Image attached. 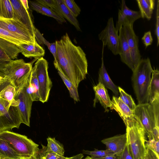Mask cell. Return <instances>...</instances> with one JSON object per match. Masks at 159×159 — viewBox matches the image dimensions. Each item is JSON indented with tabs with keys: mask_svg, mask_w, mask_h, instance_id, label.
<instances>
[{
	"mask_svg": "<svg viewBox=\"0 0 159 159\" xmlns=\"http://www.w3.org/2000/svg\"><path fill=\"white\" fill-rule=\"evenodd\" d=\"M55 43L57 51L54 66L78 89L80 83L86 78L88 73L86 55L80 46L72 43L67 33Z\"/></svg>",
	"mask_w": 159,
	"mask_h": 159,
	"instance_id": "6da1fadb",
	"label": "cell"
},
{
	"mask_svg": "<svg viewBox=\"0 0 159 159\" xmlns=\"http://www.w3.org/2000/svg\"><path fill=\"white\" fill-rule=\"evenodd\" d=\"M153 69L149 58L141 59L133 72V87L138 104L149 103V89Z\"/></svg>",
	"mask_w": 159,
	"mask_h": 159,
	"instance_id": "7a4b0ae2",
	"label": "cell"
},
{
	"mask_svg": "<svg viewBox=\"0 0 159 159\" xmlns=\"http://www.w3.org/2000/svg\"><path fill=\"white\" fill-rule=\"evenodd\" d=\"M125 126L127 143L134 159H143L147 154L146 134L143 127L134 116Z\"/></svg>",
	"mask_w": 159,
	"mask_h": 159,
	"instance_id": "3957f363",
	"label": "cell"
},
{
	"mask_svg": "<svg viewBox=\"0 0 159 159\" xmlns=\"http://www.w3.org/2000/svg\"><path fill=\"white\" fill-rule=\"evenodd\" d=\"M0 139L5 140L23 158L39 159V145L26 136L6 130L0 132Z\"/></svg>",
	"mask_w": 159,
	"mask_h": 159,
	"instance_id": "277c9868",
	"label": "cell"
},
{
	"mask_svg": "<svg viewBox=\"0 0 159 159\" xmlns=\"http://www.w3.org/2000/svg\"><path fill=\"white\" fill-rule=\"evenodd\" d=\"M11 103L0 97V132L19 128L22 123L18 106L19 101Z\"/></svg>",
	"mask_w": 159,
	"mask_h": 159,
	"instance_id": "5b68a950",
	"label": "cell"
},
{
	"mask_svg": "<svg viewBox=\"0 0 159 159\" xmlns=\"http://www.w3.org/2000/svg\"><path fill=\"white\" fill-rule=\"evenodd\" d=\"M32 68L31 63L25 62L22 59L12 60L4 77L12 82L17 91L25 86Z\"/></svg>",
	"mask_w": 159,
	"mask_h": 159,
	"instance_id": "8992f818",
	"label": "cell"
},
{
	"mask_svg": "<svg viewBox=\"0 0 159 159\" xmlns=\"http://www.w3.org/2000/svg\"><path fill=\"white\" fill-rule=\"evenodd\" d=\"M34 67L39 86L40 101L44 103L48 101L52 86L48 73V62L41 57L37 59Z\"/></svg>",
	"mask_w": 159,
	"mask_h": 159,
	"instance_id": "52a82bcc",
	"label": "cell"
},
{
	"mask_svg": "<svg viewBox=\"0 0 159 159\" xmlns=\"http://www.w3.org/2000/svg\"><path fill=\"white\" fill-rule=\"evenodd\" d=\"M134 115L140 121L149 139H152V129L156 124L155 115L152 105L150 103L138 104L134 111Z\"/></svg>",
	"mask_w": 159,
	"mask_h": 159,
	"instance_id": "ba28073f",
	"label": "cell"
},
{
	"mask_svg": "<svg viewBox=\"0 0 159 159\" xmlns=\"http://www.w3.org/2000/svg\"><path fill=\"white\" fill-rule=\"evenodd\" d=\"M0 27L21 37L30 44L37 43L34 34L25 25L17 20L0 18Z\"/></svg>",
	"mask_w": 159,
	"mask_h": 159,
	"instance_id": "9c48e42d",
	"label": "cell"
},
{
	"mask_svg": "<svg viewBox=\"0 0 159 159\" xmlns=\"http://www.w3.org/2000/svg\"><path fill=\"white\" fill-rule=\"evenodd\" d=\"M98 38L102 42L103 47L107 46L114 55L118 54L119 37L112 17L109 19L106 26L99 34Z\"/></svg>",
	"mask_w": 159,
	"mask_h": 159,
	"instance_id": "30bf717a",
	"label": "cell"
},
{
	"mask_svg": "<svg viewBox=\"0 0 159 159\" xmlns=\"http://www.w3.org/2000/svg\"><path fill=\"white\" fill-rule=\"evenodd\" d=\"M26 84L23 88L16 91L14 99L19 102L18 107L22 123L30 126V119L33 101L26 91Z\"/></svg>",
	"mask_w": 159,
	"mask_h": 159,
	"instance_id": "8fae6325",
	"label": "cell"
},
{
	"mask_svg": "<svg viewBox=\"0 0 159 159\" xmlns=\"http://www.w3.org/2000/svg\"><path fill=\"white\" fill-rule=\"evenodd\" d=\"M123 27L129 47L133 65L135 69L141 59V56L139 48L138 37L134 32L133 26L124 25Z\"/></svg>",
	"mask_w": 159,
	"mask_h": 159,
	"instance_id": "7c38bea8",
	"label": "cell"
},
{
	"mask_svg": "<svg viewBox=\"0 0 159 159\" xmlns=\"http://www.w3.org/2000/svg\"><path fill=\"white\" fill-rule=\"evenodd\" d=\"M141 17L139 11L129 9L126 6L125 1L122 0L121 9L119 10L118 20L115 28L118 31L124 25L133 26L134 21Z\"/></svg>",
	"mask_w": 159,
	"mask_h": 159,
	"instance_id": "4fadbf2b",
	"label": "cell"
},
{
	"mask_svg": "<svg viewBox=\"0 0 159 159\" xmlns=\"http://www.w3.org/2000/svg\"><path fill=\"white\" fill-rule=\"evenodd\" d=\"M13 10L14 19L25 25L34 34L35 28L28 10L22 5L20 0H10Z\"/></svg>",
	"mask_w": 159,
	"mask_h": 159,
	"instance_id": "5bb4252c",
	"label": "cell"
},
{
	"mask_svg": "<svg viewBox=\"0 0 159 159\" xmlns=\"http://www.w3.org/2000/svg\"><path fill=\"white\" fill-rule=\"evenodd\" d=\"M126 133L103 139L101 141L107 149L113 152L116 157L119 156L124 150L127 144Z\"/></svg>",
	"mask_w": 159,
	"mask_h": 159,
	"instance_id": "9a60e30c",
	"label": "cell"
},
{
	"mask_svg": "<svg viewBox=\"0 0 159 159\" xmlns=\"http://www.w3.org/2000/svg\"><path fill=\"white\" fill-rule=\"evenodd\" d=\"M119 31L118 54L120 56L121 61L127 65L133 72L135 69L123 26Z\"/></svg>",
	"mask_w": 159,
	"mask_h": 159,
	"instance_id": "2e32d148",
	"label": "cell"
},
{
	"mask_svg": "<svg viewBox=\"0 0 159 159\" xmlns=\"http://www.w3.org/2000/svg\"><path fill=\"white\" fill-rule=\"evenodd\" d=\"M110 109L114 110L123 120L125 125L134 116V111L117 97L113 96Z\"/></svg>",
	"mask_w": 159,
	"mask_h": 159,
	"instance_id": "e0dca14e",
	"label": "cell"
},
{
	"mask_svg": "<svg viewBox=\"0 0 159 159\" xmlns=\"http://www.w3.org/2000/svg\"><path fill=\"white\" fill-rule=\"evenodd\" d=\"M95 92V97L94 99L93 106H95L96 102H99L105 110V111L108 112V108L111 105L110 100L108 91L106 88L100 83L93 87Z\"/></svg>",
	"mask_w": 159,
	"mask_h": 159,
	"instance_id": "ac0fdd59",
	"label": "cell"
},
{
	"mask_svg": "<svg viewBox=\"0 0 159 159\" xmlns=\"http://www.w3.org/2000/svg\"><path fill=\"white\" fill-rule=\"evenodd\" d=\"M28 2L31 8L37 12L54 18L59 24H62L66 22L63 17L56 10L45 6L35 0Z\"/></svg>",
	"mask_w": 159,
	"mask_h": 159,
	"instance_id": "d6986e66",
	"label": "cell"
},
{
	"mask_svg": "<svg viewBox=\"0 0 159 159\" xmlns=\"http://www.w3.org/2000/svg\"><path fill=\"white\" fill-rule=\"evenodd\" d=\"M16 87L10 80L2 77L0 81V97L12 103L16 101L14 99L16 93Z\"/></svg>",
	"mask_w": 159,
	"mask_h": 159,
	"instance_id": "ffe728a7",
	"label": "cell"
},
{
	"mask_svg": "<svg viewBox=\"0 0 159 159\" xmlns=\"http://www.w3.org/2000/svg\"><path fill=\"white\" fill-rule=\"evenodd\" d=\"M26 86V91L32 101H40L39 86L34 67L32 68Z\"/></svg>",
	"mask_w": 159,
	"mask_h": 159,
	"instance_id": "44dd1931",
	"label": "cell"
},
{
	"mask_svg": "<svg viewBox=\"0 0 159 159\" xmlns=\"http://www.w3.org/2000/svg\"><path fill=\"white\" fill-rule=\"evenodd\" d=\"M17 46L21 53L27 58L34 57L38 59L45 55L44 50L38 43L35 44L23 43Z\"/></svg>",
	"mask_w": 159,
	"mask_h": 159,
	"instance_id": "7402d4cb",
	"label": "cell"
},
{
	"mask_svg": "<svg viewBox=\"0 0 159 159\" xmlns=\"http://www.w3.org/2000/svg\"><path fill=\"white\" fill-rule=\"evenodd\" d=\"M103 48L104 47L103 46L101 66L98 72V82L101 83L106 88L110 89L117 97L119 95V93L118 87L111 79L104 65L103 59Z\"/></svg>",
	"mask_w": 159,
	"mask_h": 159,
	"instance_id": "603a6c76",
	"label": "cell"
},
{
	"mask_svg": "<svg viewBox=\"0 0 159 159\" xmlns=\"http://www.w3.org/2000/svg\"><path fill=\"white\" fill-rule=\"evenodd\" d=\"M149 89V103L159 100V71L158 68L152 70Z\"/></svg>",
	"mask_w": 159,
	"mask_h": 159,
	"instance_id": "cb8c5ba5",
	"label": "cell"
},
{
	"mask_svg": "<svg viewBox=\"0 0 159 159\" xmlns=\"http://www.w3.org/2000/svg\"><path fill=\"white\" fill-rule=\"evenodd\" d=\"M58 11L59 13L65 19L66 18L76 30L81 31L79 24L76 19L64 3L63 0H56Z\"/></svg>",
	"mask_w": 159,
	"mask_h": 159,
	"instance_id": "d4e9b609",
	"label": "cell"
},
{
	"mask_svg": "<svg viewBox=\"0 0 159 159\" xmlns=\"http://www.w3.org/2000/svg\"><path fill=\"white\" fill-rule=\"evenodd\" d=\"M141 17L150 20L155 4V0H137Z\"/></svg>",
	"mask_w": 159,
	"mask_h": 159,
	"instance_id": "484cf974",
	"label": "cell"
},
{
	"mask_svg": "<svg viewBox=\"0 0 159 159\" xmlns=\"http://www.w3.org/2000/svg\"><path fill=\"white\" fill-rule=\"evenodd\" d=\"M0 159L24 158L17 153L4 140L0 139Z\"/></svg>",
	"mask_w": 159,
	"mask_h": 159,
	"instance_id": "4316f807",
	"label": "cell"
},
{
	"mask_svg": "<svg viewBox=\"0 0 159 159\" xmlns=\"http://www.w3.org/2000/svg\"><path fill=\"white\" fill-rule=\"evenodd\" d=\"M0 48H2L12 60L16 59L21 53L17 46L0 38Z\"/></svg>",
	"mask_w": 159,
	"mask_h": 159,
	"instance_id": "83f0119b",
	"label": "cell"
},
{
	"mask_svg": "<svg viewBox=\"0 0 159 159\" xmlns=\"http://www.w3.org/2000/svg\"><path fill=\"white\" fill-rule=\"evenodd\" d=\"M0 38L16 46L23 44H30L23 38L0 27Z\"/></svg>",
	"mask_w": 159,
	"mask_h": 159,
	"instance_id": "f1b7e54d",
	"label": "cell"
},
{
	"mask_svg": "<svg viewBox=\"0 0 159 159\" xmlns=\"http://www.w3.org/2000/svg\"><path fill=\"white\" fill-rule=\"evenodd\" d=\"M13 8L10 0H0V18L13 19Z\"/></svg>",
	"mask_w": 159,
	"mask_h": 159,
	"instance_id": "f546056e",
	"label": "cell"
},
{
	"mask_svg": "<svg viewBox=\"0 0 159 159\" xmlns=\"http://www.w3.org/2000/svg\"><path fill=\"white\" fill-rule=\"evenodd\" d=\"M47 139L48 144L46 149L47 151H51L61 156H64L65 150L62 144L56 140L55 138L48 137Z\"/></svg>",
	"mask_w": 159,
	"mask_h": 159,
	"instance_id": "4dcf8cb0",
	"label": "cell"
},
{
	"mask_svg": "<svg viewBox=\"0 0 159 159\" xmlns=\"http://www.w3.org/2000/svg\"><path fill=\"white\" fill-rule=\"evenodd\" d=\"M57 70L58 74L67 88L70 97L76 102L79 101L80 98L78 89L73 85L70 80L60 70Z\"/></svg>",
	"mask_w": 159,
	"mask_h": 159,
	"instance_id": "1f68e13d",
	"label": "cell"
},
{
	"mask_svg": "<svg viewBox=\"0 0 159 159\" xmlns=\"http://www.w3.org/2000/svg\"><path fill=\"white\" fill-rule=\"evenodd\" d=\"M34 34L35 38L37 43L39 44H43L46 45L54 58L55 57L57 51V47L55 42L50 43L44 38L39 30L36 28L34 30Z\"/></svg>",
	"mask_w": 159,
	"mask_h": 159,
	"instance_id": "d6a6232c",
	"label": "cell"
},
{
	"mask_svg": "<svg viewBox=\"0 0 159 159\" xmlns=\"http://www.w3.org/2000/svg\"><path fill=\"white\" fill-rule=\"evenodd\" d=\"M12 60L6 52L0 48V76L4 77L7 68Z\"/></svg>",
	"mask_w": 159,
	"mask_h": 159,
	"instance_id": "836d02e7",
	"label": "cell"
},
{
	"mask_svg": "<svg viewBox=\"0 0 159 159\" xmlns=\"http://www.w3.org/2000/svg\"><path fill=\"white\" fill-rule=\"evenodd\" d=\"M82 151L83 154L89 155L93 159H98L109 155H115L113 152L108 149L105 150L95 149L93 151L83 150Z\"/></svg>",
	"mask_w": 159,
	"mask_h": 159,
	"instance_id": "e575fe53",
	"label": "cell"
},
{
	"mask_svg": "<svg viewBox=\"0 0 159 159\" xmlns=\"http://www.w3.org/2000/svg\"><path fill=\"white\" fill-rule=\"evenodd\" d=\"M118 89L120 94V97L118 98L134 111L136 105L131 95L126 93L120 87H118Z\"/></svg>",
	"mask_w": 159,
	"mask_h": 159,
	"instance_id": "d590c367",
	"label": "cell"
},
{
	"mask_svg": "<svg viewBox=\"0 0 159 159\" xmlns=\"http://www.w3.org/2000/svg\"><path fill=\"white\" fill-rule=\"evenodd\" d=\"M42 148L40 149L39 159H60V156L50 151H47L46 146L42 144Z\"/></svg>",
	"mask_w": 159,
	"mask_h": 159,
	"instance_id": "8d00e7d4",
	"label": "cell"
},
{
	"mask_svg": "<svg viewBox=\"0 0 159 159\" xmlns=\"http://www.w3.org/2000/svg\"><path fill=\"white\" fill-rule=\"evenodd\" d=\"M67 8L73 16L76 18L80 14L81 10L79 7L73 0H63Z\"/></svg>",
	"mask_w": 159,
	"mask_h": 159,
	"instance_id": "74e56055",
	"label": "cell"
},
{
	"mask_svg": "<svg viewBox=\"0 0 159 159\" xmlns=\"http://www.w3.org/2000/svg\"><path fill=\"white\" fill-rule=\"evenodd\" d=\"M146 148H149L159 155V140L153 139L146 140L145 143Z\"/></svg>",
	"mask_w": 159,
	"mask_h": 159,
	"instance_id": "f35d334b",
	"label": "cell"
},
{
	"mask_svg": "<svg viewBox=\"0 0 159 159\" xmlns=\"http://www.w3.org/2000/svg\"><path fill=\"white\" fill-rule=\"evenodd\" d=\"M35 1L45 6L56 10L59 13L56 0H36Z\"/></svg>",
	"mask_w": 159,
	"mask_h": 159,
	"instance_id": "ab89813d",
	"label": "cell"
},
{
	"mask_svg": "<svg viewBox=\"0 0 159 159\" xmlns=\"http://www.w3.org/2000/svg\"><path fill=\"white\" fill-rule=\"evenodd\" d=\"M116 157L117 159H134L129 149L127 141L126 146L123 152L119 156Z\"/></svg>",
	"mask_w": 159,
	"mask_h": 159,
	"instance_id": "60d3db41",
	"label": "cell"
},
{
	"mask_svg": "<svg viewBox=\"0 0 159 159\" xmlns=\"http://www.w3.org/2000/svg\"><path fill=\"white\" fill-rule=\"evenodd\" d=\"M142 40L146 48L151 45L153 41L151 31H149L145 33L142 38Z\"/></svg>",
	"mask_w": 159,
	"mask_h": 159,
	"instance_id": "b9f144b4",
	"label": "cell"
},
{
	"mask_svg": "<svg viewBox=\"0 0 159 159\" xmlns=\"http://www.w3.org/2000/svg\"><path fill=\"white\" fill-rule=\"evenodd\" d=\"M156 22L155 34L157 39V46L159 44V0L157 1V9L156 14Z\"/></svg>",
	"mask_w": 159,
	"mask_h": 159,
	"instance_id": "7bdbcfd3",
	"label": "cell"
},
{
	"mask_svg": "<svg viewBox=\"0 0 159 159\" xmlns=\"http://www.w3.org/2000/svg\"><path fill=\"white\" fill-rule=\"evenodd\" d=\"M146 149L148 159H159V155L149 148Z\"/></svg>",
	"mask_w": 159,
	"mask_h": 159,
	"instance_id": "ee69618b",
	"label": "cell"
},
{
	"mask_svg": "<svg viewBox=\"0 0 159 159\" xmlns=\"http://www.w3.org/2000/svg\"><path fill=\"white\" fill-rule=\"evenodd\" d=\"M83 157V154L82 153H80L70 157L61 156L60 159H82Z\"/></svg>",
	"mask_w": 159,
	"mask_h": 159,
	"instance_id": "f6af8a7d",
	"label": "cell"
},
{
	"mask_svg": "<svg viewBox=\"0 0 159 159\" xmlns=\"http://www.w3.org/2000/svg\"><path fill=\"white\" fill-rule=\"evenodd\" d=\"M20 1L24 7L27 10L29 11L28 1L27 0H20Z\"/></svg>",
	"mask_w": 159,
	"mask_h": 159,
	"instance_id": "bcb514c9",
	"label": "cell"
},
{
	"mask_svg": "<svg viewBox=\"0 0 159 159\" xmlns=\"http://www.w3.org/2000/svg\"><path fill=\"white\" fill-rule=\"evenodd\" d=\"M98 159H117L115 155H109Z\"/></svg>",
	"mask_w": 159,
	"mask_h": 159,
	"instance_id": "7dc6e473",
	"label": "cell"
},
{
	"mask_svg": "<svg viewBox=\"0 0 159 159\" xmlns=\"http://www.w3.org/2000/svg\"><path fill=\"white\" fill-rule=\"evenodd\" d=\"M84 159H93L91 157L88 156Z\"/></svg>",
	"mask_w": 159,
	"mask_h": 159,
	"instance_id": "c3c4849f",
	"label": "cell"
},
{
	"mask_svg": "<svg viewBox=\"0 0 159 159\" xmlns=\"http://www.w3.org/2000/svg\"><path fill=\"white\" fill-rule=\"evenodd\" d=\"M143 159H148L147 154H146V155L145 156V157H144Z\"/></svg>",
	"mask_w": 159,
	"mask_h": 159,
	"instance_id": "681fc988",
	"label": "cell"
},
{
	"mask_svg": "<svg viewBox=\"0 0 159 159\" xmlns=\"http://www.w3.org/2000/svg\"><path fill=\"white\" fill-rule=\"evenodd\" d=\"M2 77L0 76V80L2 78Z\"/></svg>",
	"mask_w": 159,
	"mask_h": 159,
	"instance_id": "f907efd6",
	"label": "cell"
},
{
	"mask_svg": "<svg viewBox=\"0 0 159 159\" xmlns=\"http://www.w3.org/2000/svg\"><path fill=\"white\" fill-rule=\"evenodd\" d=\"M28 159V158H22V159Z\"/></svg>",
	"mask_w": 159,
	"mask_h": 159,
	"instance_id": "816d5d0a",
	"label": "cell"
},
{
	"mask_svg": "<svg viewBox=\"0 0 159 159\" xmlns=\"http://www.w3.org/2000/svg\"></svg>",
	"mask_w": 159,
	"mask_h": 159,
	"instance_id": "f5cc1de1",
	"label": "cell"
}]
</instances>
